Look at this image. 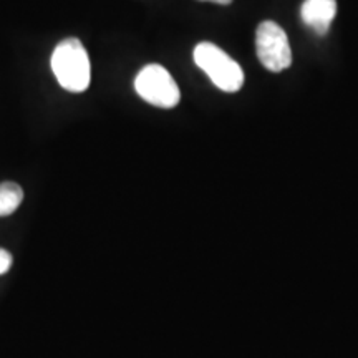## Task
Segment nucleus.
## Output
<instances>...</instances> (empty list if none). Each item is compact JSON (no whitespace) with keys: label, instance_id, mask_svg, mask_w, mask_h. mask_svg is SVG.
<instances>
[{"label":"nucleus","instance_id":"f257e3e1","mask_svg":"<svg viewBox=\"0 0 358 358\" xmlns=\"http://www.w3.org/2000/svg\"><path fill=\"white\" fill-rule=\"evenodd\" d=\"M50 64L62 88L71 93H82L88 88L92 69L88 53L78 38L62 40L53 50Z\"/></svg>","mask_w":358,"mask_h":358},{"label":"nucleus","instance_id":"f03ea898","mask_svg":"<svg viewBox=\"0 0 358 358\" xmlns=\"http://www.w3.org/2000/svg\"><path fill=\"white\" fill-rule=\"evenodd\" d=\"M194 62L211 78L219 90L227 93L239 92L244 85V71L237 62L217 45L203 42L194 48Z\"/></svg>","mask_w":358,"mask_h":358},{"label":"nucleus","instance_id":"7ed1b4c3","mask_svg":"<svg viewBox=\"0 0 358 358\" xmlns=\"http://www.w3.org/2000/svg\"><path fill=\"white\" fill-rule=\"evenodd\" d=\"M134 90L143 100L158 108H174L181 93L174 78L164 66L146 65L134 78Z\"/></svg>","mask_w":358,"mask_h":358},{"label":"nucleus","instance_id":"20e7f679","mask_svg":"<svg viewBox=\"0 0 358 358\" xmlns=\"http://www.w3.org/2000/svg\"><path fill=\"white\" fill-rule=\"evenodd\" d=\"M256 50L259 62L268 71H282L292 64V50L284 29L275 22H262L256 32Z\"/></svg>","mask_w":358,"mask_h":358},{"label":"nucleus","instance_id":"39448f33","mask_svg":"<svg viewBox=\"0 0 358 358\" xmlns=\"http://www.w3.org/2000/svg\"><path fill=\"white\" fill-rule=\"evenodd\" d=\"M337 15L335 0H306L301 7L302 22L317 35H325Z\"/></svg>","mask_w":358,"mask_h":358},{"label":"nucleus","instance_id":"423d86ee","mask_svg":"<svg viewBox=\"0 0 358 358\" xmlns=\"http://www.w3.org/2000/svg\"><path fill=\"white\" fill-rule=\"evenodd\" d=\"M24 199V191L17 182L6 181L0 185V217L10 216Z\"/></svg>","mask_w":358,"mask_h":358},{"label":"nucleus","instance_id":"0eeeda50","mask_svg":"<svg viewBox=\"0 0 358 358\" xmlns=\"http://www.w3.org/2000/svg\"><path fill=\"white\" fill-rule=\"evenodd\" d=\"M12 261H13V259L10 256V252H8V250H6V249H0V275L10 271Z\"/></svg>","mask_w":358,"mask_h":358},{"label":"nucleus","instance_id":"6e6552de","mask_svg":"<svg viewBox=\"0 0 358 358\" xmlns=\"http://www.w3.org/2000/svg\"><path fill=\"white\" fill-rule=\"evenodd\" d=\"M201 2H213V3H219V6H229L232 0H201Z\"/></svg>","mask_w":358,"mask_h":358}]
</instances>
